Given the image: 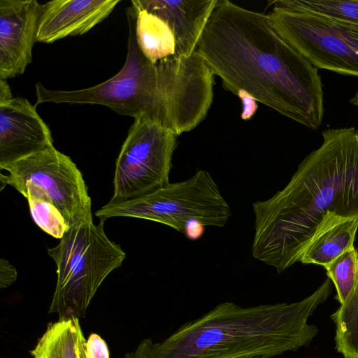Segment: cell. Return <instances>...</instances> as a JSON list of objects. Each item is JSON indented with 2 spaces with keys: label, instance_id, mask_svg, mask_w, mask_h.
<instances>
[{
  "label": "cell",
  "instance_id": "cb8c5ba5",
  "mask_svg": "<svg viewBox=\"0 0 358 358\" xmlns=\"http://www.w3.org/2000/svg\"><path fill=\"white\" fill-rule=\"evenodd\" d=\"M13 98L10 88L6 80L0 79V102Z\"/></svg>",
  "mask_w": 358,
  "mask_h": 358
},
{
  "label": "cell",
  "instance_id": "ac0fdd59",
  "mask_svg": "<svg viewBox=\"0 0 358 358\" xmlns=\"http://www.w3.org/2000/svg\"><path fill=\"white\" fill-rule=\"evenodd\" d=\"M269 5L306 11L358 26V0H275Z\"/></svg>",
  "mask_w": 358,
  "mask_h": 358
},
{
  "label": "cell",
  "instance_id": "d6986e66",
  "mask_svg": "<svg viewBox=\"0 0 358 358\" xmlns=\"http://www.w3.org/2000/svg\"><path fill=\"white\" fill-rule=\"evenodd\" d=\"M336 290V300L343 304L354 289L358 276V250H348L324 268Z\"/></svg>",
  "mask_w": 358,
  "mask_h": 358
},
{
  "label": "cell",
  "instance_id": "7402d4cb",
  "mask_svg": "<svg viewBox=\"0 0 358 358\" xmlns=\"http://www.w3.org/2000/svg\"><path fill=\"white\" fill-rule=\"evenodd\" d=\"M206 227L201 222L193 221L187 224L184 234L189 240H197L204 234Z\"/></svg>",
  "mask_w": 358,
  "mask_h": 358
},
{
  "label": "cell",
  "instance_id": "2e32d148",
  "mask_svg": "<svg viewBox=\"0 0 358 358\" xmlns=\"http://www.w3.org/2000/svg\"><path fill=\"white\" fill-rule=\"evenodd\" d=\"M358 229V219L340 223L319 236L308 246L300 262L324 268L344 252L354 247Z\"/></svg>",
  "mask_w": 358,
  "mask_h": 358
},
{
  "label": "cell",
  "instance_id": "603a6c76",
  "mask_svg": "<svg viewBox=\"0 0 358 358\" xmlns=\"http://www.w3.org/2000/svg\"><path fill=\"white\" fill-rule=\"evenodd\" d=\"M240 98L241 99L243 103V111L241 117L244 120L250 119L256 111V101L247 96H242Z\"/></svg>",
  "mask_w": 358,
  "mask_h": 358
},
{
  "label": "cell",
  "instance_id": "8fae6325",
  "mask_svg": "<svg viewBox=\"0 0 358 358\" xmlns=\"http://www.w3.org/2000/svg\"><path fill=\"white\" fill-rule=\"evenodd\" d=\"M53 147L52 133L23 97L0 102V169Z\"/></svg>",
  "mask_w": 358,
  "mask_h": 358
},
{
  "label": "cell",
  "instance_id": "4316f807",
  "mask_svg": "<svg viewBox=\"0 0 358 358\" xmlns=\"http://www.w3.org/2000/svg\"><path fill=\"white\" fill-rule=\"evenodd\" d=\"M248 358H264V357H248Z\"/></svg>",
  "mask_w": 358,
  "mask_h": 358
},
{
  "label": "cell",
  "instance_id": "ba28073f",
  "mask_svg": "<svg viewBox=\"0 0 358 358\" xmlns=\"http://www.w3.org/2000/svg\"><path fill=\"white\" fill-rule=\"evenodd\" d=\"M275 31L317 69L358 78V26L321 15L268 5Z\"/></svg>",
  "mask_w": 358,
  "mask_h": 358
},
{
  "label": "cell",
  "instance_id": "277c9868",
  "mask_svg": "<svg viewBox=\"0 0 358 358\" xmlns=\"http://www.w3.org/2000/svg\"><path fill=\"white\" fill-rule=\"evenodd\" d=\"M331 292L327 278L296 302L250 307L222 302L161 341L143 340L122 358H272L296 351L317 336V327L308 320Z\"/></svg>",
  "mask_w": 358,
  "mask_h": 358
},
{
  "label": "cell",
  "instance_id": "9a60e30c",
  "mask_svg": "<svg viewBox=\"0 0 358 358\" xmlns=\"http://www.w3.org/2000/svg\"><path fill=\"white\" fill-rule=\"evenodd\" d=\"M82 333L79 318L58 320L48 325L30 353L33 358H80Z\"/></svg>",
  "mask_w": 358,
  "mask_h": 358
},
{
  "label": "cell",
  "instance_id": "9c48e42d",
  "mask_svg": "<svg viewBox=\"0 0 358 358\" xmlns=\"http://www.w3.org/2000/svg\"><path fill=\"white\" fill-rule=\"evenodd\" d=\"M177 136L153 121L134 119L116 160L111 200L136 198L169 183Z\"/></svg>",
  "mask_w": 358,
  "mask_h": 358
},
{
  "label": "cell",
  "instance_id": "5b68a950",
  "mask_svg": "<svg viewBox=\"0 0 358 358\" xmlns=\"http://www.w3.org/2000/svg\"><path fill=\"white\" fill-rule=\"evenodd\" d=\"M1 182L27 200L31 216L43 231L61 239L73 227L92 220L83 176L71 159L53 147L1 169Z\"/></svg>",
  "mask_w": 358,
  "mask_h": 358
},
{
  "label": "cell",
  "instance_id": "7a4b0ae2",
  "mask_svg": "<svg viewBox=\"0 0 358 358\" xmlns=\"http://www.w3.org/2000/svg\"><path fill=\"white\" fill-rule=\"evenodd\" d=\"M287 185L252 204L253 258L281 273L322 234L358 219V128L327 129Z\"/></svg>",
  "mask_w": 358,
  "mask_h": 358
},
{
  "label": "cell",
  "instance_id": "4fadbf2b",
  "mask_svg": "<svg viewBox=\"0 0 358 358\" xmlns=\"http://www.w3.org/2000/svg\"><path fill=\"white\" fill-rule=\"evenodd\" d=\"M217 0H134L132 6L162 19L175 38L177 57L192 55Z\"/></svg>",
  "mask_w": 358,
  "mask_h": 358
},
{
  "label": "cell",
  "instance_id": "30bf717a",
  "mask_svg": "<svg viewBox=\"0 0 358 358\" xmlns=\"http://www.w3.org/2000/svg\"><path fill=\"white\" fill-rule=\"evenodd\" d=\"M41 9L36 0H0V79L22 75L31 62Z\"/></svg>",
  "mask_w": 358,
  "mask_h": 358
},
{
  "label": "cell",
  "instance_id": "52a82bcc",
  "mask_svg": "<svg viewBox=\"0 0 358 358\" xmlns=\"http://www.w3.org/2000/svg\"><path fill=\"white\" fill-rule=\"evenodd\" d=\"M95 215L103 222L113 217L148 220L184 234L193 221L205 227H224L231 210L210 173L200 170L187 180L169 182L136 198L110 200Z\"/></svg>",
  "mask_w": 358,
  "mask_h": 358
},
{
  "label": "cell",
  "instance_id": "d4e9b609",
  "mask_svg": "<svg viewBox=\"0 0 358 358\" xmlns=\"http://www.w3.org/2000/svg\"><path fill=\"white\" fill-rule=\"evenodd\" d=\"M85 341H86V340H85V338L84 337L83 333H82L80 336V341H79L80 358H86L85 348Z\"/></svg>",
  "mask_w": 358,
  "mask_h": 358
},
{
  "label": "cell",
  "instance_id": "e0dca14e",
  "mask_svg": "<svg viewBox=\"0 0 358 358\" xmlns=\"http://www.w3.org/2000/svg\"><path fill=\"white\" fill-rule=\"evenodd\" d=\"M331 318L336 327V350L344 358H358V276L352 292Z\"/></svg>",
  "mask_w": 358,
  "mask_h": 358
},
{
  "label": "cell",
  "instance_id": "484cf974",
  "mask_svg": "<svg viewBox=\"0 0 358 358\" xmlns=\"http://www.w3.org/2000/svg\"><path fill=\"white\" fill-rule=\"evenodd\" d=\"M350 103L358 108V90L355 94L354 96L350 99Z\"/></svg>",
  "mask_w": 358,
  "mask_h": 358
},
{
  "label": "cell",
  "instance_id": "ffe728a7",
  "mask_svg": "<svg viewBox=\"0 0 358 358\" xmlns=\"http://www.w3.org/2000/svg\"><path fill=\"white\" fill-rule=\"evenodd\" d=\"M86 358H109L106 341L98 334H91L85 343Z\"/></svg>",
  "mask_w": 358,
  "mask_h": 358
},
{
  "label": "cell",
  "instance_id": "5bb4252c",
  "mask_svg": "<svg viewBox=\"0 0 358 358\" xmlns=\"http://www.w3.org/2000/svg\"><path fill=\"white\" fill-rule=\"evenodd\" d=\"M135 36L139 50L152 63L175 56L174 35L160 17L131 4Z\"/></svg>",
  "mask_w": 358,
  "mask_h": 358
},
{
  "label": "cell",
  "instance_id": "3957f363",
  "mask_svg": "<svg viewBox=\"0 0 358 358\" xmlns=\"http://www.w3.org/2000/svg\"><path fill=\"white\" fill-rule=\"evenodd\" d=\"M129 23L124 64L113 77L87 88L58 90L35 85L36 103L99 104L116 113L145 118L177 136L196 128L206 117L213 99V73L195 52L156 63L137 45L134 15L127 8Z\"/></svg>",
  "mask_w": 358,
  "mask_h": 358
},
{
  "label": "cell",
  "instance_id": "7c38bea8",
  "mask_svg": "<svg viewBox=\"0 0 358 358\" xmlns=\"http://www.w3.org/2000/svg\"><path fill=\"white\" fill-rule=\"evenodd\" d=\"M120 0H54L42 4L37 41L51 43L84 34L104 20Z\"/></svg>",
  "mask_w": 358,
  "mask_h": 358
},
{
  "label": "cell",
  "instance_id": "44dd1931",
  "mask_svg": "<svg viewBox=\"0 0 358 358\" xmlns=\"http://www.w3.org/2000/svg\"><path fill=\"white\" fill-rule=\"evenodd\" d=\"M17 271L7 260H0V287L6 288L17 279Z\"/></svg>",
  "mask_w": 358,
  "mask_h": 358
},
{
  "label": "cell",
  "instance_id": "8992f818",
  "mask_svg": "<svg viewBox=\"0 0 358 358\" xmlns=\"http://www.w3.org/2000/svg\"><path fill=\"white\" fill-rule=\"evenodd\" d=\"M103 224H79L48 250L57 266L49 313L57 314L59 320L84 317L103 281L126 257L121 247L108 238Z\"/></svg>",
  "mask_w": 358,
  "mask_h": 358
},
{
  "label": "cell",
  "instance_id": "6da1fadb",
  "mask_svg": "<svg viewBox=\"0 0 358 358\" xmlns=\"http://www.w3.org/2000/svg\"><path fill=\"white\" fill-rule=\"evenodd\" d=\"M223 86L309 129L324 113L318 69L273 28L266 14L217 0L195 52Z\"/></svg>",
  "mask_w": 358,
  "mask_h": 358
}]
</instances>
